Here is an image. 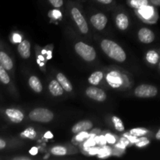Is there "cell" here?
I'll use <instances>...</instances> for the list:
<instances>
[{"label": "cell", "mask_w": 160, "mask_h": 160, "mask_svg": "<svg viewBox=\"0 0 160 160\" xmlns=\"http://www.w3.org/2000/svg\"><path fill=\"white\" fill-rule=\"evenodd\" d=\"M101 48L102 51L111 59L120 62L126 60L127 56L124 50L113 41L104 39L101 42Z\"/></svg>", "instance_id": "obj_1"}, {"label": "cell", "mask_w": 160, "mask_h": 160, "mask_svg": "<svg viewBox=\"0 0 160 160\" xmlns=\"http://www.w3.org/2000/svg\"><path fill=\"white\" fill-rule=\"evenodd\" d=\"M29 119L39 123H49L54 118V114L51 110L45 108H36L30 112Z\"/></svg>", "instance_id": "obj_2"}, {"label": "cell", "mask_w": 160, "mask_h": 160, "mask_svg": "<svg viewBox=\"0 0 160 160\" xmlns=\"http://www.w3.org/2000/svg\"><path fill=\"white\" fill-rule=\"evenodd\" d=\"M74 49L84 60L88 62H92L96 58V52L95 48L83 42H78L75 45Z\"/></svg>", "instance_id": "obj_3"}, {"label": "cell", "mask_w": 160, "mask_h": 160, "mask_svg": "<svg viewBox=\"0 0 160 160\" xmlns=\"http://www.w3.org/2000/svg\"><path fill=\"white\" fill-rule=\"evenodd\" d=\"M157 94V88L151 84H141L134 90V95L138 98H152Z\"/></svg>", "instance_id": "obj_4"}, {"label": "cell", "mask_w": 160, "mask_h": 160, "mask_svg": "<svg viewBox=\"0 0 160 160\" xmlns=\"http://www.w3.org/2000/svg\"><path fill=\"white\" fill-rule=\"evenodd\" d=\"M71 15L73 20L78 25L80 31L84 34H87L88 32V26L87 21L84 19V17H83L81 11L77 7H73L71 9Z\"/></svg>", "instance_id": "obj_5"}, {"label": "cell", "mask_w": 160, "mask_h": 160, "mask_svg": "<svg viewBox=\"0 0 160 160\" xmlns=\"http://www.w3.org/2000/svg\"><path fill=\"white\" fill-rule=\"evenodd\" d=\"M137 12L142 20L148 22L154 21V18L156 17V9L152 6L149 4L143 6L140 9H137Z\"/></svg>", "instance_id": "obj_6"}, {"label": "cell", "mask_w": 160, "mask_h": 160, "mask_svg": "<svg viewBox=\"0 0 160 160\" xmlns=\"http://www.w3.org/2000/svg\"><path fill=\"white\" fill-rule=\"evenodd\" d=\"M85 93L88 98L97 102H104L106 99V94L102 89L96 87H89L86 89Z\"/></svg>", "instance_id": "obj_7"}, {"label": "cell", "mask_w": 160, "mask_h": 160, "mask_svg": "<svg viewBox=\"0 0 160 160\" xmlns=\"http://www.w3.org/2000/svg\"><path fill=\"white\" fill-rule=\"evenodd\" d=\"M106 81L108 84L113 88L121 87L123 83V77L118 71H111L106 75Z\"/></svg>", "instance_id": "obj_8"}, {"label": "cell", "mask_w": 160, "mask_h": 160, "mask_svg": "<svg viewBox=\"0 0 160 160\" xmlns=\"http://www.w3.org/2000/svg\"><path fill=\"white\" fill-rule=\"evenodd\" d=\"M107 17L101 12L95 14L91 17V23H92V26L98 31H102L104 29L107 24Z\"/></svg>", "instance_id": "obj_9"}, {"label": "cell", "mask_w": 160, "mask_h": 160, "mask_svg": "<svg viewBox=\"0 0 160 160\" xmlns=\"http://www.w3.org/2000/svg\"><path fill=\"white\" fill-rule=\"evenodd\" d=\"M138 39L140 40V42L145 44L152 43L154 42L155 38H156L154 32L149 28H141L138 31Z\"/></svg>", "instance_id": "obj_10"}, {"label": "cell", "mask_w": 160, "mask_h": 160, "mask_svg": "<svg viewBox=\"0 0 160 160\" xmlns=\"http://www.w3.org/2000/svg\"><path fill=\"white\" fill-rule=\"evenodd\" d=\"M5 115L11 122L14 123H19L24 119V114L23 112L17 109H6L5 110Z\"/></svg>", "instance_id": "obj_11"}, {"label": "cell", "mask_w": 160, "mask_h": 160, "mask_svg": "<svg viewBox=\"0 0 160 160\" xmlns=\"http://www.w3.org/2000/svg\"><path fill=\"white\" fill-rule=\"evenodd\" d=\"M17 51L23 59H28L31 56V44L28 40L21 41L18 44Z\"/></svg>", "instance_id": "obj_12"}, {"label": "cell", "mask_w": 160, "mask_h": 160, "mask_svg": "<svg viewBox=\"0 0 160 160\" xmlns=\"http://www.w3.org/2000/svg\"><path fill=\"white\" fill-rule=\"evenodd\" d=\"M93 128V123L90 120H81L74 124L72 128V132L78 134L81 131H88Z\"/></svg>", "instance_id": "obj_13"}, {"label": "cell", "mask_w": 160, "mask_h": 160, "mask_svg": "<svg viewBox=\"0 0 160 160\" xmlns=\"http://www.w3.org/2000/svg\"><path fill=\"white\" fill-rule=\"evenodd\" d=\"M0 65L2 66L7 71H10L13 68V62L12 59L3 50H0Z\"/></svg>", "instance_id": "obj_14"}, {"label": "cell", "mask_w": 160, "mask_h": 160, "mask_svg": "<svg viewBox=\"0 0 160 160\" xmlns=\"http://www.w3.org/2000/svg\"><path fill=\"white\" fill-rule=\"evenodd\" d=\"M48 90L53 96H60L63 94L64 89L57 80H52L48 84Z\"/></svg>", "instance_id": "obj_15"}, {"label": "cell", "mask_w": 160, "mask_h": 160, "mask_svg": "<svg viewBox=\"0 0 160 160\" xmlns=\"http://www.w3.org/2000/svg\"><path fill=\"white\" fill-rule=\"evenodd\" d=\"M116 25L121 31L128 29L129 27V20L126 14L119 13L116 17Z\"/></svg>", "instance_id": "obj_16"}, {"label": "cell", "mask_w": 160, "mask_h": 160, "mask_svg": "<svg viewBox=\"0 0 160 160\" xmlns=\"http://www.w3.org/2000/svg\"><path fill=\"white\" fill-rule=\"evenodd\" d=\"M56 80L59 81V83L61 84L64 91L67 92H70L73 91V85L63 73H58L57 75H56Z\"/></svg>", "instance_id": "obj_17"}, {"label": "cell", "mask_w": 160, "mask_h": 160, "mask_svg": "<svg viewBox=\"0 0 160 160\" xmlns=\"http://www.w3.org/2000/svg\"><path fill=\"white\" fill-rule=\"evenodd\" d=\"M28 84H29V86L31 87V88L34 92H37V93H40L42 91V89H43V87H42V84L41 83L40 80L36 76L30 77L29 80H28Z\"/></svg>", "instance_id": "obj_18"}, {"label": "cell", "mask_w": 160, "mask_h": 160, "mask_svg": "<svg viewBox=\"0 0 160 160\" xmlns=\"http://www.w3.org/2000/svg\"><path fill=\"white\" fill-rule=\"evenodd\" d=\"M103 78V73L102 71H95L88 78V82L92 85H98Z\"/></svg>", "instance_id": "obj_19"}, {"label": "cell", "mask_w": 160, "mask_h": 160, "mask_svg": "<svg viewBox=\"0 0 160 160\" xmlns=\"http://www.w3.org/2000/svg\"><path fill=\"white\" fill-rule=\"evenodd\" d=\"M146 60L149 62L150 64H155L158 63L159 60V55L158 54L157 52H156L155 50H150L147 52L146 54Z\"/></svg>", "instance_id": "obj_20"}, {"label": "cell", "mask_w": 160, "mask_h": 160, "mask_svg": "<svg viewBox=\"0 0 160 160\" xmlns=\"http://www.w3.org/2000/svg\"><path fill=\"white\" fill-rule=\"evenodd\" d=\"M0 82L5 85H8L11 82L10 77H9L7 70L1 65H0Z\"/></svg>", "instance_id": "obj_21"}, {"label": "cell", "mask_w": 160, "mask_h": 160, "mask_svg": "<svg viewBox=\"0 0 160 160\" xmlns=\"http://www.w3.org/2000/svg\"><path fill=\"white\" fill-rule=\"evenodd\" d=\"M128 4L134 9H140L149 4V0H128Z\"/></svg>", "instance_id": "obj_22"}, {"label": "cell", "mask_w": 160, "mask_h": 160, "mask_svg": "<svg viewBox=\"0 0 160 160\" xmlns=\"http://www.w3.org/2000/svg\"><path fill=\"white\" fill-rule=\"evenodd\" d=\"M37 136V132L32 128H28L20 134V137L28 139H34Z\"/></svg>", "instance_id": "obj_23"}, {"label": "cell", "mask_w": 160, "mask_h": 160, "mask_svg": "<svg viewBox=\"0 0 160 160\" xmlns=\"http://www.w3.org/2000/svg\"><path fill=\"white\" fill-rule=\"evenodd\" d=\"M112 123H113L114 128H115V129L117 130V131H120V132H123V131H124L125 128H124V125H123V121H122L118 117H117V116H113V117H112Z\"/></svg>", "instance_id": "obj_24"}, {"label": "cell", "mask_w": 160, "mask_h": 160, "mask_svg": "<svg viewBox=\"0 0 160 160\" xmlns=\"http://www.w3.org/2000/svg\"><path fill=\"white\" fill-rule=\"evenodd\" d=\"M51 153L54 156H65L67 154V149L63 146H55L51 149Z\"/></svg>", "instance_id": "obj_25"}, {"label": "cell", "mask_w": 160, "mask_h": 160, "mask_svg": "<svg viewBox=\"0 0 160 160\" xmlns=\"http://www.w3.org/2000/svg\"><path fill=\"white\" fill-rule=\"evenodd\" d=\"M95 134H90V135H89V138H88V140L84 142V149L87 150L88 152L89 151V149H90L92 147H94L95 145H96V142H95Z\"/></svg>", "instance_id": "obj_26"}, {"label": "cell", "mask_w": 160, "mask_h": 160, "mask_svg": "<svg viewBox=\"0 0 160 160\" xmlns=\"http://www.w3.org/2000/svg\"><path fill=\"white\" fill-rule=\"evenodd\" d=\"M148 130L145 129V128H134L130 131V134L135 137H142L148 134Z\"/></svg>", "instance_id": "obj_27"}, {"label": "cell", "mask_w": 160, "mask_h": 160, "mask_svg": "<svg viewBox=\"0 0 160 160\" xmlns=\"http://www.w3.org/2000/svg\"><path fill=\"white\" fill-rule=\"evenodd\" d=\"M111 155V149L110 148L107 146H104L103 148H100L99 152H98V157L100 158H105Z\"/></svg>", "instance_id": "obj_28"}, {"label": "cell", "mask_w": 160, "mask_h": 160, "mask_svg": "<svg viewBox=\"0 0 160 160\" xmlns=\"http://www.w3.org/2000/svg\"><path fill=\"white\" fill-rule=\"evenodd\" d=\"M89 135L90 134L87 132V131H81V132H79L77 134L76 137H75V140L78 141V142H83L84 139L88 138Z\"/></svg>", "instance_id": "obj_29"}, {"label": "cell", "mask_w": 160, "mask_h": 160, "mask_svg": "<svg viewBox=\"0 0 160 160\" xmlns=\"http://www.w3.org/2000/svg\"><path fill=\"white\" fill-rule=\"evenodd\" d=\"M149 143V140H148V138H146L142 136V138L138 139L137 142H136V145H137L138 147H139V148H142V147H145L146 146V145H148Z\"/></svg>", "instance_id": "obj_30"}, {"label": "cell", "mask_w": 160, "mask_h": 160, "mask_svg": "<svg viewBox=\"0 0 160 160\" xmlns=\"http://www.w3.org/2000/svg\"><path fill=\"white\" fill-rule=\"evenodd\" d=\"M95 140L96 144H99L100 145H105L106 144V136H99V137H97L95 136Z\"/></svg>", "instance_id": "obj_31"}, {"label": "cell", "mask_w": 160, "mask_h": 160, "mask_svg": "<svg viewBox=\"0 0 160 160\" xmlns=\"http://www.w3.org/2000/svg\"><path fill=\"white\" fill-rule=\"evenodd\" d=\"M48 2L55 8H60L63 5V1L62 0H48Z\"/></svg>", "instance_id": "obj_32"}, {"label": "cell", "mask_w": 160, "mask_h": 160, "mask_svg": "<svg viewBox=\"0 0 160 160\" xmlns=\"http://www.w3.org/2000/svg\"><path fill=\"white\" fill-rule=\"evenodd\" d=\"M106 142H107L108 143L111 144V145H112V144H115L116 143L115 137H114L113 135H112V134H107L106 135Z\"/></svg>", "instance_id": "obj_33"}, {"label": "cell", "mask_w": 160, "mask_h": 160, "mask_svg": "<svg viewBox=\"0 0 160 160\" xmlns=\"http://www.w3.org/2000/svg\"><path fill=\"white\" fill-rule=\"evenodd\" d=\"M100 148H95V147H92V148L89 149L88 153L89 155L91 156H95V155H98V152H99Z\"/></svg>", "instance_id": "obj_34"}, {"label": "cell", "mask_w": 160, "mask_h": 160, "mask_svg": "<svg viewBox=\"0 0 160 160\" xmlns=\"http://www.w3.org/2000/svg\"><path fill=\"white\" fill-rule=\"evenodd\" d=\"M52 17H54L56 19L60 18V17H62V13H61L60 11L58 10V9H55V10H53L52 12Z\"/></svg>", "instance_id": "obj_35"}, {"label": "cell", "mask_w": 160, "mask_h": 160, "mask_svg": "<svg viewBox=\"0 0 160 160\" xmlns=\"http://www.w3.org/2000/svg\"><path fill=\"white\" fill-rule=\"evenodd\" d=\"M12 40H13L14 42L16 43H20L21 42V36L20 34H14L13 36H12Z\"/></svg>", "instance_id": "obj_36"}, {"label": "cell", "mask_w": 160, "mask_h": 160, "mask_svg": "<svg viewBox=\"0 0 160 160\" xmlns=\"http://www.w3.org/2000/svg\"><path fill=\"white\" fill-rule=\"evenodd\" d=\"M125 137H126L127 138H128L131 142H137V141H138L137 137H135V136H134V135H131H131L125 134Z\"/></svg>", "instance_id": "obj_37"}, {"label": "cell", "mask_w": 160, "mask_h": 160, "mask_svg": "<svg viewBox=\"0 0 160 160\" xmlns=\"http://www.w3.org/2000/svg\"><path fill=\"white\" fill-rule=\"evenodd\" d=\"M6 146H7V143L6 141L2 138H0V150L4 149L6 148Z\"/></svg>", "instance_id": "obj_38"}, {"label": "cell", "mask_w": 160, "mask_h": 160, "mask_svg": "<svg viewBox=\"0 0 160 160\" xmlns=\"http://www.w3.org/2000/svg\"><path fill=\"white\" fill-rule=\"evenodd\" d=\"M29 152L30 154L32 155V156H35V155H37L38 152V148H36V147H33V148L30 150Z\"/></svg>", "instance_id": "obj_39"}, {"label": "cell", "mask_w": 160, "mask_h": 160, "mask_svg": "<svg viewBox=\"0 0 160 160\" xmlns=\"http://www.w3.org/2000/svg\"><path fill=\"white\" fill-rule=\"evenodd\" d=\"M44 138L46 139H51L53 138V134L51 132V131H47L46 133L45 134V135H44Z\"/></svg>", "instance_id": "obj_40"}, {"label": "cell", "mask_w": 160, "mask_h": 160, "mask_svg": "<svg viewBox=\"0 0 160 160\" xmlns=\"http://www.w3.org/2000/svg\"><path fill=\"white\" fill-rule=\"evenodd\" d=\"M96 1H98V2L102 3V4L108 5V4H111V3L113 2V0H96Z\"/></svg>", "instance_id": "obj_41"}, {"label": "cell", "mask_w": 160, "mask_h": 160, "mask_svg": "<svg viewBox=\"0 0 160 160\" xmlns=\"http://www.w3.org/2000/svg\"><path fill=\"white\" fill-rule=\"evenodd\" d=\"M13 159H16V160H22V159L30 160V158H28V157H15V158H13Z\"/></svg>", "instance_id": "obj_42"}, {"label": "cell", "mask_w": 160, "mask_h": 160, "mask_svg": "<svg viewBox=\"0 0 160 160\" xmlns=\"http://www.w3.org/2000/svg\"><path fill=\"white\" fill-rule=\"evenodd\" d=\"M156 138L157 139V140L160 141V128H159V131H157V133L156 134Z\"/></svg>", "instance_id": "obj_43"}]
</instances>
